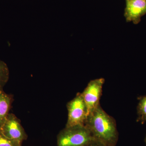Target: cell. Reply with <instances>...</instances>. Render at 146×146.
I'll use <instances>...</instances> for the list:
<instances>
[{"instance_id": "277c9868", "label": "cell", "mask_w": 146, "mask_h": 146, "mask_svg": "<svg viewBox=\"0 0 146 146\" xmlns=\"http://www.w3.org/2000/svg\"><path fill=\"white\" fill-rule=\"evenodd\" d=\"M104 82L103 78L91 80L81 93L88 110V115L94 111L100 105V100Z\"/></svg>"}, {"instance_id": "8fae6325", "label": "cell", "mask_w": 146, "mask_h": 146, "mask_svg": "<svg viewBox=\"0 0 146 146\" xmlns=\"http://www.w3.org/2000/svg\"><path fill=\"white\" fill-rule=\"evenodd\" d=\"M87 146H108L107 145H105L101 143V142H99V141H96V140H93L92 142L88 145Z\"/></svg>"}, {"instance_id": "52a82bcc", "label": "cell", "mask_w": 146, "mask_h": 146, "mask_svg": "<svg viewBox=\"0 0 146 146\" xmlns=\"http://www.w3.org/2000/svg\"><path fill=\"white\" fill-rule=\"evenodd\" d=\"M12 102V96L6 94L3 90H0V129L9 114Z\"/></svg>"}, {"instance_id": "4fadbf2b", "label": "cell", "mask_w": 146, "mask_h": 146, "mask_svg": "<svg viewBox=\"0 0 146 146\" xmlns=\"http://www.w3.org/2000/svg\"><path fill=\"white\" fill-rule=\"evenodd\" d=\"M3 90L2 89H0V90Z\"/></svg>"}, {"instance_id": "8992f818", "label": "cell", "mask_w": 146, "mask_h": 146, "mask_svg": "<svg viewBox=\"0 0 146 146\" xmlns=\"http://www.w3.org/2000/svg\"><path fill=\"white\" fill-rule=\"evenodd\" d=\"M125 2L124 16L126 21L138 24L141 18L146 14V0H125Z\"/></svg>"}, {"instance_id": "ba28073f", "label": "cell", "mask_w": 146, "mask_h": 146, "mask_svg": "<svg viewBox=\"0 0 146 146\" xmlns=\"http://www.w3.org/2000/svg\"><path fill=\"white\" fill-rule=\"evenodd\" d=\"M137 107V118L136 121L143 124L146 122V95L138 98Z\"/></svg>"}, {"instance_id": "7a4b0ae2", "label": "cell", "mask_w": 146, "mask_h": 146, "mask_svg": "<svg viewBox=\"0 0 146 146\" xmlns=\"http://www.w3.org/2000/svg\"><path fill=\"white\" fill-rule=\"evenodd\" d=\"M94 140L84 125L65 127L58 135L57 146H87Z\"/></svg>"}, {"instance_id": "9c48e42d", "label": "cell", "mask_w": 146, "mask_h": 146, "mask_svg": "<svg viewBox=\"0 0 146 146\" xmlns=\"http://www.w3.org/2000/svg\"><path fill=\"white\" fill-rule=\"evenodd\" d=\"M9 75V70L7 65L0 60V89H3V86L7 82Z\"/></svg>"}, {"instance_id": "7c38bea8", "label": "cell", "mask_w": 146, "mask_h": 146, "mask_svg": "<svg viewBox=\"0 0 146 146\" xmlns=\"http://www.w3.org/2000/svg\"><path fill=\"white\" fill-rule=\"evenodd\" d=\"M145 142L146 146V136L145 139Z\"/></svg>"}, {"instance_id": "30bf717a", "label": "cell", "mask_w": 146, "mask_h": 146, "mask_svg": "<svg viewBox=\"0 0 146 146\" xmlns=\"http://www.w3.org/2000/svg\"><path fill=\"white\" fill-rule=\"evenodd\" d=\"M22 143L7 138L0 130V146H22Z\"/></svg>"}, {"instance_id": "6da1fadb", "label": "cell", "mask_w": 146, "mask_h": 146, "mask_svg": "<svg viewBox=\"0 0 146 146\" xmlns=\"http://www.w3.org/2000/svg\"><path fill=\"white\" fill-rule=\"evenodd\" d=\"M84 125L96 141L109 146H115L117 143L118 132L116 121L100 105L88 115Z\"/></svg>"}, {"instance_id": "3957f363", "label": "cell", "mask_w": 146, "mask_h": 146, "mask_svg": "<svg viewBox=\"0 0 146 146\" xmlns=\"http://www.w3.org/2000/svg\"><path fill=\"white\" fill-rule=\"evenodd\" d=\"M68 119L65 127L84 125L88 115V110L81 93L76 96L67 104Z\"/></svg>"}, {"instance_id": "5b68a950", "label": "cell", "mask_w": 146, "mask_h": 146, "mask_svg": "<svg viewBox=\"0 0 146 146\" xmlns=\"http://www.w3.org/2000/svg\"><path fill=\"white\" fill-rule=\"evenodd\" d=\"M0 130L5 136L13 140L23 142L27 138L20 120L12 113L9 114Z\"/></svg>"}]
</instances>
